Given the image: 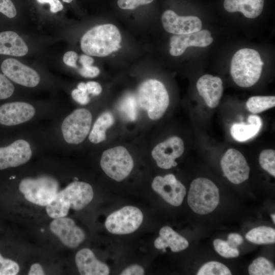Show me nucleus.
<instances>
[{
	"label": "nucleus",
	"instance_id": "58836bf2",
	"mask_svg": "<svg viewBox=\"0 0 275 275\" xmlns=\"http://www.w3.org/2000/svg\"><path fill=\"white\" fill-rule=\"evenodd\" d=\"M78 54L73 51L66 52L63 56V62L68 66L77 68L76 61L78 59Z\"/></svg>",
	"mask_w": 275,
	"mask_h": 275
},
{
	"label": "nucleus",
	"instance_id": "393cba45",
	"mask_svg": "<svg viewBox=\"0 0 275 275\" xmlns=\"http://www.w3.org/2000/svg\"><path fill=\"white\" fill-rule=\"evenodd\" d=\"M114 117L109 112L101 114L94 123L89 139L91 142L98 144L106 140V130L113 125Z\"/></svg>",
	"mask_w": 275,
	"mask_h": 275
},
{
	"label": "nucleus",
	"instance_id": "6e6552de",
	"mask_svg": "<svg viewBox=\"0 0 275 275\" xmlns=\"http://www.w3.org/2000/svg\"><path fill=\"white\" fill-rule=\"evenodd\" d=\"M91 112L86 108H78L63 121L61 128L65 141L71 144L82 143L88 135L92 124Z\"/></svg>",
	"mask_w": 275,
	"mask_h": 275
},
{
	"label": "nucleus",
	"instance_id": "6ab92c4d",
	"mask_svg": "<svg viewBox=\"0 0 275 275\" xmlns=\"http://www.w3.org/2000/svg\"><path fill=\"white\" fill-rule=\"evenodd\" d=\"M196 86L207 106L214 108L218 105L223 92V81L220 77L204 75L198 79Z\"/></svg>",
	"mask_w": 275,
	"mask_h": 275
},
{
	"label": "nucleus",
	"instance_id": "b1692460",
	"mask_svg": "<svg viewBox=\"0 0 275 275\" xmlns=\"http://www.w3.org/2000/svg\"><path fill=\"white\" fill-rule=\"evenodd\" d=\"M264 0H225L224 7L229 12H240L249 18L260 15L264 6Z\"/></svg>",
	"mask_w": 275,
	"mask_h": 275
},
{
	"label": "nucleus",
	"instance_id": "e433bc0d",
	"mask_svg": "<svg viewBox=\"0 0 275 275\" xmlns=\"http://www.w3.org/2000/svg\"><path fill=\"white\" fill-rule=\"evenodd\" d=\"M71 96L74 100L82 105L88 104L90 101L88 93L81 91L78 89H74L72 91Z\"/></svg>",
	"mask_w": 275,
	"mask_h": 275
},
{
	"label": "nucleus",
	"instance_id": "1a4fd4ad",
	"mask_svg": "<svg viewBox=\"0 0 275 275\" xmlns=\"http://www.w3.org/2000/svg\"><path fill=\"white\" fill-rule=\"evenodd\" d=\"M143 219L141 210L134 206H126L109 214L105 222L108 231L114 234H127L135 231Z\"/></svg>",
	"mask_w": 275,
	"mask_h": 275
},
{
	"label": "nucleus",
	"instance_id": "de8ad7c7",
	"mask_svg": "<svg viewBox=\"0 0 275 275\" xmlns=\"http://www.w3.org/2000/svg\"><path fill=\"white\" fill-rule=\"evenodd\" d=\"M271 218L272 219L273 223H275V214H272L271 215Z\"/></svg>",
	"mask_w": 275,
	"mask_h": 275
},
{
	"label": "nucleus",
	"instance_id": "2eb2a0df",
	"mask_svg": "<svg viewBox=\"0 0 275 275\" xmlns=\"http://www.w3.org/2000/svg\"><path fill=\"white\" fill-rule=\"evenodd\" d=\"M161 21L165 30L175 35H182L197 32L201 30V19L194 16H180L173 11H165Z\"/></svg>",
	"mask_w": 275,
	"mask_h": 275
},
{
	"label": "nucleus",
	"instance_id": "a19ab883",
	"mask_svg": "<svg viewBox=\"0 0 275 275\" xmlns=\"http://www.w3.org/2000/svg\"><path fill=\"white\" fill-rule=\"evenodd\" d=\"M40 4L48 3L50 5V10L52 13H56L63 9V6L59 0H37Z\"/></svg>",
	"mask_w": 275,
	"mask_h": 275
},
{
	"label": "nucleus",
	"instance_id": "09e8293b",
	"mask_svg": "<svg viewBox=\"0 0 275 275\" xmlns=\"http://www.w3.org/2000/svg\"><path fill=\"white\" fill-rule=\"evenodd\" d=\"M62 1L64 2L67 3H70L72 1V0H62Z\"/></svg>",
	"mask_w": 275,
	"mask_h": 275
},
{
	"label": "nucleus",
	"instance_id": "4be33fe9",
	"mask_svg": "<svg viewBox=\"0 0 275 275\" xmlns=\"http://www.w3.org/2000/svg\"><path fill=\"white\" fill-rule=\"evenodd\" d=\"M28 52V47L22 39L15 32L0 33V54L21 57Z\"/></svg>",
	"mask_w": 275,
	"mask_h": 275
},
{
	"label": "nucleus",
	"instance_id": "a211bd4d",
	"mask_svg": "<svg viewBox=\"0 0 275 275\" xmlns=\"http://www.w3.org/2000/svg\"><path fill=\"white\" fill-rule=\"evenodd\" d=\"M35 114L34 107L23 102L5 103L0 106V124L13 126L25 122Z\"/></svg>",
	"mask_w": 275,
	"mask_h": 275
},
{
	"label": "nucleus",
	"instance_id": "ddd939ff",
	"mask_svg": "<svg viewBox=\"0 0 275 275\" xmlns=\"http://www.w3.org/2000/svg\"><path fill=\"white\" fill-rule=\"evenodd\" d=\"M50 231L67 247L77 248L86 238L84 231L73 219L65 217L54 218L50 224Z\"/></svg>",
	"mask_w": 275,
	"mask_h": 275
},
{
	"label": "nucleus",
	"instance_id": "473e14b6",
	"mask_svg": "<svg viewBox=\"0 0 275 275\" xmlns=\"http://www.w3.org/2000/svg\"><path fill=\"white\" fill-rule=\"evenodd\" d=\"M19 269L17 263L4 258L0 254V275H16L19 272Z\"/></svg>",
	"mask_w": 275,
	"mask_h": 275
},
{
	"label": "nucleus",
	"instance_id": "a878e982",
	"mask_svg": "<svg viewBox=\"0 0 275 275\" xmlns=\"http://www.w3.org/2000/svg\"><path fill=\"white\" fill-rule=\"evenodd\" d=\"M246 239L254 243L269 244L275 242V230L269 227L260 226L249 231Z\"/></svg>",
	"mask_w": 275,
	"mask_h": 275
},
{
	"label": "nucleus",
	"instance_id": "49530a36",
	"mask_svg": "<svg viewBox=\"0 0 275 275\" xmlns=\"http://www.w3.org/2000/svg\"><path fill=\"white\" fill-rule=\"evenodd\" d=\"M77 89L83 92H87V85L84 82H80L77 85Z\"/></svg>",
	"mask_w": 275,
	"mask_h": 275
},
{
	"label": "nucleus",
	"instance_id": "f257e3e1",
	"mask_svg": "<svg viewBox=\"0 0 275 275\" xmlns=\"http://www.w3.org/2000/svg\"><path fill=\"white\" fill-rule=\"evenodd\" d=\"M94 193L90 184L74 181L58 191L55 198L46 207L47 214L51 218L66 216L70 208L79 210L92 200Z\"/></svg>",
	"mask_w": 275,
	"mask_h": 275
},
{
	"label": "nucleus",
	"instance_id": "a18cd8bd",
	"mask_svg": "<svg viewBox=\"0 0 275 275\" xmlns=\"http://www.w3.org/2000/svg\"><path fill=\"white\" fill-rule=\"evenodd\" d=\"M79 62L82 67H87L92 65L94 59L88 55L82 54L79 58Z\"/></svg>",
	"mask_w": 275,
	"mask_h": 275
},
{
	"label": "nucleus",
	"instance_id": "72a5a7b5",
	"mask_svg": "<svg viewBox=\"0 0 275 275\" xmlns=\"http://www.w3.org/2000/svg\"><path fill=\"white\" fill-rule=\"evenodd\" d=\"M14 87L3 74L0 73V99H5L13 94Z\"/></svg>",
	"mask_w": 275,
	"mask_h": 275
},
{
	"label": "nucleus",
	"instance_id": "4468645a",
	"mask_svg": "<svg viewBox=\"0 0 275 275\" xmlns=\"http://www.w3.org/2000/svg\"><path fill=\"white\" fill-rule=\"evenodd\" d=\"M1 70L11 80L25 87H35L40 82V76L35 70L15 59L5 60Z\"/></svg>",
	"mask_w": 275,
	"mask_h": 275
},
{
	"label": "nucleus",
	"instance_id": "ea45409f",
	"mask_svg": "<svg viewBox=\"0 0 275 275\" xmlns=\"http://www.w3.org/2000/svg\"><path fill=\"white\" fill-rule=\"evenodd\" d=\"M144 274L145 270L143 267L137 264L128 266L120 273L121 275H143Z\"/></svg>",
	"mask_w": 275,
	"mask_h": 275
},
{
	"label": "nucleus",
	"instance_id": "9b49d317",
	"mask_svg": "<svg viewBox=\"0 0 275 275\" xmlns=\"http://www.w3.org/2000/svg\"><path fill=\"white\" fill-rule=\"evenodd\" d=\"M151 186L165 201L174 206L182 204L186 192L183 184L172 174L155 177Z\"/></svg>",
	"mask_w": 275,
	"mask_h": 275
},
{
	"label": "nucleus",
	"instance_id": "cd10ccee",
	"mask_svg": "<svg viewBox=\"0 0 275 275\" xmlns=\"http://www.w3.org/2000/svg\"><path fill=\"white\" fill-rule=\"evenodd\" d=\"M138 102L136 96L131 93L126 94L118 105V109L127 120L133 121L138 116Z\"/></svg>",
	"mask_w": 275,
	"mask_h": 275
},
{
	"label": "nucleus",
	"instance_id": "aec40b11",
	"mask_svg": "<svg viewBox=\"0 0 275 275\" xmlns=\"http://www.w3.org/2000/svg\"><path fill=\"white\" fill-rule=\"evenodd\" d=\"M75 263L78 270L82 275H107L109 273L108 266L97 259L92 250L84 248L76 253Z\"/></svg>",
	"mask_w": 275,
	"mask_h": 275
},
{
	"label": "nucleus",
	"instance_id": "f704fd0d",
	"mask_svg": "<svg viewBox=\"0 0 275 275\" xmlns=\"http://www.w3.org/2000/svg\"><path fill=\"white\" fill-rule=\"evenodd\" d=\"M0 12L10 18L14 17L17 14L11 0H0Z\"/></svg>",
	"mask_w": 275,
	"mask_h": 275
},
{
	"label": "nucleus",
	"instance_id": "2f4dec72",
	"mask_svg": "<svg viewBox=\"0 0 275 275\" xmlns=\"http://www.w3.org/2000/svg\"><path fill=\"white\" fill-rule=\"evenodd\" d=\"M213 244L215 251L222 257L235 258L239 255L238 250L230 246L227 241L216 239L214 240Z\"/></svg>",
	"mask_w": 275,
	"mask_h": 275
},
{
	"label": "nucleus",
	"instance_id": "79ce46f5",
	"mask_svg": "<svg viewBox=\"0 0 275 275\" xmlns=\"http://www.w3.org/2000/svg\"><path fill=\"white\" fill-rule=\"evenodd\" d=\"M87 92L95 96L99 95L102 91L101 85L97 82L91 81L86 84Z\"/></svg>",
	"mask_w": 275,
	"mask_h": 275
},
{
	"label": "nucleus",
	"instance_id": "7ed1b4c3",
	"mask_svg": "<svg viewBox=\"0 0 275 275\" xmlns=\"http://www.w3.org/2000/svg\"><path fill=\"white\" fill-rule=\"evenodd\" d=\"M263 64L257 50L248 48L239 49L231 60V76L238 86L250 87L259 79Z\"/></svg>",
	"mask_w": 275,
	"mask_h": 275
},
{
	"label": "nucleus",
	"instance_id": "423d86ee",
	"mask_svg": "<svg viewBox=\"0 0 275 275\" xmlns=\"http://www.w3.org/2000/svg\"><path fill=\"white\" fill-rule=\"evenodd\" d=\"M58 188V181L49 176L25 178L19 185L20 191L27 201L41 206H46L53 201Z\"/></svg>",
	"mask_w": 275,
	"mask_h": 275
},
{
	"label": "nucleus",
	"instance_id": "7c9ffc66",
	"mask_svg": "<svg viewBox=\"0 0 275 275\" xmlns=\"http://www.w3.org/2000/svg\"><path fill=\"white\" fill-rule=\"evenodd\" d=\"M261 167L273 177H275V151L272 149L263 150L259 155Z\"/></svg>",
	"mask_w": 275,
	"mask_h": 275
},
{
	"label": "nucleus",
	"instance_id": "c03bdc74",
	"mask_svg": "<svg viewBox=\"0 0 275 275\" xmlns=\"http://www.w3.org/2000/svg\"><path fill=\"white\" fill-rule=\"evenodd\" d=\"M28 274L42 275L45 274V272L41 265L39 263H34L31 265Z\"/></svg>",
	"mask_w": 275,
	"mask_h": 275
},
{
	"label": "nucleus",
	"instance_id": "9d476101",
	"mask_svg": "<svg viewBox=\"0 0 275 275\" xmlns=\"http://www.w3.org/2000/svg\"><path fill=\"white\" fill-rule=\"evenodd\" d=\"M221 165L224 175L232 183L238 184L249 177L250 167L242 154L230 148L223 155Z\"/></svg>",
	"mask_w": 275,
	"mask_h": 275
},
{
	"label": "nucleus",
	"instance_id": "0eeeda50",
	"mask_svg": "<svg viewBox=\"0 0 275 275\" xmlns=\"http://www.w3.org/2000/svg\"><path fill=\"white\" fill-rule=\"evenodd\" d=\"M100 166L108 177L120 182L131 173L134 162L130 154L125 147L117 146L103 152Z\"/></svg>",
	"mask_w": 275,
	"mask_h": 275
},
{
	"label": "nucleus",
	"instance_id": "f8f14e48",
	"mask_svg": "<svg viewBox=\"0 0 275 275\" xmlns=\"http://www.w3.org/2000/svg\"><path fill=\"white\" fill-rule=\"evenodd\" d=\"M184 150L182 140L173 136L157 144L152 150L151 154L159 168L169 169L177 166L175 159L183 154Z\"/></svg>",
	"mask_w": 275,
	"mask_h": 275
},
{
	"label": "nucleus",
	"instance_id": "412c9836",
	"mask_svg": "<svg viewBox=\"0 0 275 275\" xmlns=\"http://www.w3.org/2000/svg\"><path fill=\"white\" fill-rule=\"evenodd\" d=\"M159 236L154 242V246L159 250L170 247L173 252H178L186 249L189 245L188 241L169 226H164L159 232Z\"/></svg>",
	"mask_w": 275,
	"mask_h": 275
},
{
	"label": "nucleus",
	"instance_id": "20e7f679",
	"mask_svg": "<svg viewBox=\"0 0 275 275\" xmlns=\"http://www.w3.org/2000/svg\"><path fill=\"white\" fill-rule=\"evenodd\" d=\"M136 98L139 106L147 112L149 118L152 120L163 116L170 101L163 84L153 79L145 80L140 85Z\"/></svg>",
	"mask_w": 275,
	"mask_h": 275
},
{
	"label": "nucleus",
	"instance_id": "c756f323",
	"mask_svg": "<svg viewBox=\"0 0 275 275\" xmlns=\"http://www.w3.org/2000/svg\"><path fill=\"white\" fill-rule=\"evenodd\" d=\"M197 274L231 275V272L224 264L217 261H209L200 267Z\"/></svg>",
	"mask_w": 275,
	"mask_h": 275
},
{
	"label": "nucleus",
	"instance_id": "dca6fc26",
	"mask_svg": "<svg viewBox=\"0 0 275 275\" xmlns=\"http://www.w3.org/2000/svg\"><path fill=\"white\" fill-rule=\"evenodd\" d=\"M32 152L29 143L18 140L11 145L0 147V170L16 167L28 162Z\"/></svg>",
	"mask_w": 275,
	"mask_h": 275
},
{
	"label": "nucleus",
	"instance_id": "f03ea898",
	"mask_svg": "<svg viewBox=\"0 0 275 275\" xmlns=\"http://www.w3.org/2000/svg\"><path fill=\"white\" fill-rule=\"evenodd\" d=\"M121 41L118 28L108 23L96 26L87 31L81 38L80 46L87 55L105 57L118 50Z\"/></svg>",
	"mask_w": 275,
	"mask_h": 275
},
{
	"label": "nucleus",
	"instance_id": "f3484780",
	"mask_svg": "<svg viewBox=\"0 0 275 275\" xmlns=\"http://www.w3.org/2000/svg\"><path fill=\"white\" fill-rule=\"evenodd\" d=\"M212 41L211 34L207 30L174 35L170 39V53L173 56H179L184 52L188 47H203L208 46Z\"/></svg>",
	"mask_w": 275,
	"mask_h": 275
},
{
	"label": "nucleus",
	"instance_id": "4c0bfd02",
	"mask_svg": "<svg viewBox=\"0 0 275 275\" xmlns=\"http://www.w3.org/2000/svg\"><path fill=\"white\" fill-rule=\"evenodd\" d=\"M79 73L85 77H95L97 76L99 73V69L96 66H90L82 67L78 70Z\"/></svg>",
	"mask_w": 275,
	"mask_h": 275
},
{
	"label": "nucleus",
	"instance_id": "5701e85b",
	"mask_svg": "<svg viewBox=\"0 0 275 275\" xmlns=\"http://www.w3.org/2000/svg\"><path fill=\"white\" fill-rule=\"evenodd\" d=\"M248 123H235L231 127V134L238 142H244L255 136L260 130L262 121L256 115H250L248 118Z\"/></svg>",
	"mask_w": 275,
	"mask_h": 275
},
{
	"label": "nucleus",
	"instance_id": "37998d69",
	"mask_svg": "<svg viewBox=\"0 0 275 275\" xmlns=\"http://www.w3.org/2000/svg\"><path fill=\"white\" fill-rule=\"evenodd\" d=\"M242 236L237 233H230L228 236L227 242L230 246L237 248L243 242Z\"/></svg>",
	"mask_w": 275,
	"mask_h": 275
},
{
	"label": "nucleus",
	"instance_id": "39448f33",
	"mask_svg": "<svg viewBox=\"0 0 275 275\" xmlns=\"http://www.w3.org/2000/svg\"><path fill=\"white\" fill-rule=\"evenodd\" d=\"M219 202V189L211 180L198 178L191 183L187 203L196 213L204 215L212 212Z\"/></svg>",
	"mask_w": 275,
	"mask_h": 275
},
{
	"label": "nucleus",
	"instance_id": "c85d7f7f",
	"mask_svg": "<svg viewBox=\"0 0 275 275\" xmlns=\"http://www.w3.org/2000/svg\"><path fill=\"white\" fill-rule=\"evenodd\" d=\"M250 275H274L275 269L272 262L264 257L255 259L249 266Z\"/></svg>",
	"mask_w": 275,
	"mask_h": 275
},
{
	"label": "nucleus",
	"instance_id": "bb28decb",
	"mask_svg": "<svg viewBox=\"0 0 275 275\" xmlns=\"http://www.w3.org/2000/svg\"><path fill=\"white\" fill-rule=\"evenodd\" d=\"M274 106V96H252L246 102V107L248 111L255 114L261 113Z\"/></svg>",
	"mask_w": 275,
	"mask_h": 275
},
{
	"label": "nucleus",
	"instance_id": "c9c22d12",
	"mask_svg": "<svg viewBox=\"0 0 275 275\" xmlns=\"http://www.w3.org/2000/svg\"><path fill=\"white\" fill-rule=\"evenodd\" d=\"M153 0H118V6L122 9H134L142 5L151 3Z\"/></svg>",
	"mask_w": 275,
	"mask_h": 275
}]
</instances>
